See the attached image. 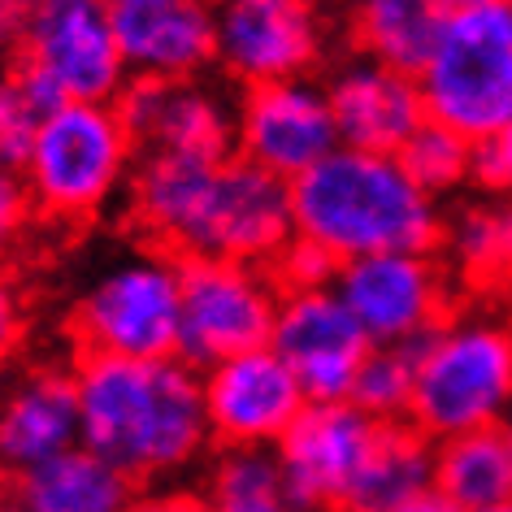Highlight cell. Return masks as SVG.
Segmentation results:
<instances>
[{"label":"cell","mask_w":512,"mask_h":512,"mask_svg":"<svg viewBox=\"0 0 512 512\" xmlns=\"http://www.w3.org/2000/svg\"><path fill=\"white\" fill-rule=\"evenodd\" d=\"M35 222H40V209L31 200L27 178H22V170L0 165V261L27 243Z\"/></svg>","instance_id":"f546056e"},{"label":"cell","mask_w":512,"mask_h":512,"mask_svg":"<svg viewBox=\"0 0 512 512\" xmlns=\"http://www.w3.org/2000/svg\"><path fill=\"white\" fill-rule=\"evenodd\" d=\"M139 152L222 161L235 152V100L209 79H131L118 96Z\"/></svg>","instance_id":"ac0fdd59"},{"label":"cell","mask_w":512,"mask_h":512,"mask_svg":"<svg viewBox=\"0 0 512 512\" xmlns=\"http://www.w3.org/2000/svg\"><path fill=\"white\" fill-rule=\"evenodd\" d=\"M83 443L135 486L196 482L213 456L200 369L183 356H74Z\"/></svg>","instance_id":"7a4b0ae2"},{"label":"cell","mask_w":512,"mask_h":512,"mask_svg":"<svg viewBox=\"0 0 512 512\" xmlns=\"http://www.w3.org/2000/svg\"><path fill=\"white\" fill-rule=\"evenodd\" d=\"M79 443L83 408L74 356L22 361L0 378V452H5L14 478Z\"/></svg>","instance_id":"e0dca14e"},{"label":"cell","mask_w":512,"mask_h":512,"mask_svg":"<svg viewBox=\"0 0 512 512\" xmlns=\"http://www.w3.org/2000/svg\"><path fill=\"white\" fill-rule=\"evenodd\" d=\"M274 278L283 291H300V287H330L339 278V265L330 261L322 248L304 239H291L287 252L274 261Z\"/></svg>","instance_id":"4dcf8cb0"},{"label":"cell","mask_w":512,"mask_h":512,"mask_svg":"<svg viewBox=\"0 0 512 512\" xmlns=\"http://www.w3.org/2000/svg\"><path fill=\"white\" fill-rule=\"evenodd\" d=\"M434 482V439L413 421H382L374 452L356 478L343 512H391L408 499L426 495Z\"/></svg>","instance_id":"cb8c5ba5"},{"label":"cell","mask_w":512,"mask_h":512,"mask_svg":"<svg viewBox=\"0 0 512 512\" xmlns=\"http://www.w3.org/2000/svg\"><path fill=\"white\" fill-rule=\"evenodd\" d=\"M417 87L426 118L469 144L512 126V0H452Z\"/></svg>","instance_id":"52a82bcc"},{"label":"cell","mask_w":512,"mask_h":512,"mask_svg":"<svg viewBox=\"0 0 512 512\" xmlns=\"http://www.w3.org/2000/svg\"><path fill=\"white\" fill-rule=\"evenodd\" d=\"M139 144L118 100H66L48 109L22 178L48 226H92L131 191Z\"/></svg>","instance_id":"277c9868"},{"label":"cell","mask_w":512,"mask_h":512,"mask_svg":"<svg viewBox=\"0 0 512 512\" xmlns=\"http://www.w3.org/2000/svg\"><path fill=\"white\" fill-rule=\"evenodd\" d=\"M456 512H491L512 504V439L504 426L469 430L434 443V482Z\"/></svg>","instance_id":"603a6c76"},{"label":"cell","mask_w":512,"mask_h":512,"mask_svg":"<svg viewBox=\"0 0 512 512\" xmlns=\"http://www.w3.org/2000/svg\"><path fill=\"white\" fill-rule=\"evenodd\" d=\"M213 447H278L309 408L300 378L270 343L200 369Z\"/></svg>","instance_id":"5bb4252c"},{"label":"cell","mask_w":512,"mask_h":512,"mask_svg":"<svg viewBox=\"0 0 512 512\" xmlns=\"http://www.w3.org/2000/svg\"><path fill=\"white\" fill-rule=\"evenodd\" d=\"M504 430H508V439H512V417H508V421H504Z\"/></svg>","instance_id":"f35d334b"},{"label":"cell","mask_w":512,"mask_h":512,"mask_svg":"<svg viewBox=\"0 0 512 512\" xmlns=\"http://www.w3.org/2000/svg\"><path fill=\"white\" fill-rule=\"evenodd\" d=\"M439 256L465 300L512 309V200L469 191L447 209Z\"/></svg>","instance_id":"ffe728a7"},{"label":"cell","mask_w":512,"mask_h":512,"mask_svg":"<svg viewBox=\"0 0 512 512\" xmlns=\"http://www.w3.org/2000/svg\"><path fill=\"white\" fill-rule=\"evenodd\" d=\"M296 239L335 265L378 252H439L447 209L421 191L400 157L339 148L291 183Z\"/></svg>","instance_id":"3957f363"},{"label":"cell","mask_w":512,"mask_h":512,"mask_svg":"<svg viewBox=\"0 0 512 512\" xmlns=\"http://www.w3.org/2000/svg\"><path fill=\"white\" fill-rule=\"evenodd\" d=\"M391 512H456L439 491H426V495H417V499H408V504L400 508H391Z\"/></svg>","instance_id":"836d02e7"},{"label":"cell","mask_w":512,"mask_h":512,"mask_svg":"<svg viewBox=\"0 0 512 512\" xmlns=\"http://www.w3.org/2000/svg\"><path fill=\"white\" fill-rule=\"evenodd\" d=\"M339 148L322 79L261 83L235 96V152L265 174L296 183Z\"/></svg>","instance_id":"7c38bea8"},{"label":"cell","mask_w":512,"mask_h":512,"mask_svg":"<svg viewBox=\"0 0 512 512\" xmlns=\"http://www.w3.org/2000/svg\"><path fill=\"white\" fill-rule=\"evenodd\" d=\"M178 313H183V261L139 243L105 261L79 287L61 317V335L70 356L165 361L178 356Z\"/></svg>","instance_id":"8992f818"},{"label":"cell","mask_w":512,"mask_h":512,"mask_svg":"<svg viewBox=\"0 0 512 512\" xmlns=\"http://www.w3.org/2000/svg\"><path fill=\"white\" fill-rule=\"evenodd\" d=\"M512 417V309L465 300L417 343V391L408 421L443 443Z\"/></svg>","instance_id":"5b68a950"},{"label":"cell","mask_w":512,"mask_h":512,"mask_svg":"<svg viewBox=\"0 0 512 512\" xmlns=\"http://www.w3.org/2000/svg\"><path fill=\"white\" fill-rule=\"evenodd\" d=\"M139 486L87 443L14 478V499L31 512H126Z\"/></svg>","instance_id":"44dd1931"},{"label":"cell","mask_w":512,"mask_h":512,"mask_svg":"<svg viewBox=\"0 0 512 512\" xmlns=\"http://www.w3.org/2000/svg\"><path fill=\"white\" fill-rule=\"evenodd\" d=\"M126 512H209L196 482H174V486H139Z\"/></svg>","instance_id":"d6a6232c"},{"label":"cell","mask_w":512,"mask_h":512,"mask_svg":"<svg viewBox=\"0 0 512 512\" xmlns=\"http://www.w3.org/2000/svg\"><path fill=\"white\" fill-rule=\"evenodd\" d=\"M283 304L274 270L265 265L191 256L183 261V313H178V356L209 369L226 356L265 348Z\"/></svg>","instance_id":"30bf717a"},{"label":"cell","mask_w":512,"mask_h":512,"mask_svg":"<svg viewBox=\"0 0 512 512\" xmlns=\"http://www.w3.org/2000/svg\"><path fill=\"white\" fill-rule=\"evenodd\" d=\"M31 330H35V313H31L27 287L18 283V274H9L0 265V378L27 361Z\"/></svg>","instance_id":"f1b7e54d"},{"label":"cell","mask_w":512,"mask_h":512,"mask_svg":"<svg viewBox=\"0 0 512 512\" xmlns=\"http://www.w3.org/2000/svg\"><path fill=\"white\" fill-rule=\"evenodd\" d=\"M122 213L139 243L178 261L222 256L274 270V261L296 239L291 183L243 161L239 152L222 161L139 152Z\"/></svg>","instance_id":"6da1fadb"},{"label":"cell","mask_w":512,"mask_h":512,"mask_svg":"<svg viewBox=\"0 0 512 512\" xmlns=\"http://www.w3.org/2000/svg\"><path fill=\"white\" fill-rule=\"evenodd\" d=\"M0 512H31L27 504H22V499H14V495H5L0 499Z\"/></svg>","instance_id":"8d00e7d4"},{"label":"cell","mask_w":512,"mask_h":512,"mask_svg":"<svg viewBox=\"0 0 512 512\" xmlns=\"http://www.w3.org/2000/svg\"><path fill=\"white\" fill-rule=\"evenodd\" d=\"M382 421L361 413L352 400L309 404L296 426L274 447L287 495L296 512H343Z\"/></svg>","instance_id":"4fadbf2b"},{"label":"cell","mask_w":512,"mask_h":512,"mask_svg":"<svg viewBox=\"0 0 512 512\" xmlns=\"http://www.w3.org/2000/svg\"><path fill=\"white\" fill-rule=\"evenodd\" d=\"M447 5L452 0H339L343 48L417 74Z\"/></svg>","instance_id":"7402d4cb"},{"label":"cell","mask_w":512,"mask_h":512,"mask_svg":"<svg viewBox=\"0 0 512 512\" xmlns=\"http://www.w3.org/2000/svg\"><path fill=\"white\" fill-rule=\"evenodd\" d=\"M491 512H512V504H504V508H491Z\"/></svg>","instance_id":"ab89813d"},{"label":"cell","mask_w":512,"mask_h":512,"mask_svg":"<svg viewBox=\"0 0 512 512\" xmlns=\"http://www.w3.org/2000/svg\"><path fill=\"white\" fill-rule=\"evenodd\" d=\"M473 191L512 200V126L473 144Z\"/></svg>","instance_id":"1f68e13d"},{"label":"cell","mask_w":512,"mask_h":512,"mask_svg":"<svg viewBox=\"0 0 512 512\" xmlns=\"http://www.w3.org/2000/svg\"><path fill=\"white\" fill-rule=\"evenodd\" d=\"M9 70L40 109L66 100H118L131 83L109 0H14Z\"/></svg>","instance_id":"ba28073f"},{"label":"cell","mask_w":512,"mask_h":512,"mask_svg":"<svg viewBox=\"0 0 512 512\" xmlns=\"http://www.w3.org/2000/svg\"><path fill=\"white\" fill-rule=\"evenodd\" d=\"M9 18H14V0H0V48H9Z\"/></svg>","instance_id":"e575fe53"},{"label":"cell","mask_w":512,"mask_h":512,"mask_svg":"<svg viewBox=\"0 0 512 512\" xmlns=\"http://www.w3.org/2000/svg\"><path fill=\"white\" fill-rule=\"evenodd\" d=\"M217 74L261 87L287 79H322L343 53L339 0H213Z\"/></svg>","instance_id":"9c48e42d"},{"label":"cell","mask_w":512,"mask_h":512,"mask_svg":"<svg viewBox=\"0 0 512 512\" xmlns=\"http://www.w3.org/2000/svg\"><path fill=\"white\" fill-rule=\"evenodd\" d=\"M322 87H326L330 113H335L343 148L400 157L408 139L430 122L417 74L391 66V61L365 57L356 48H343L330 61L322 74Z\"/></svg>","instance_id":"2e32d148"},{"label":"cell","mask_w":512,"mask_h":512,"mask_svg":"<svg viewBox=\"0 0 512 512\" xmlns=\"http://www.w3.org/2000/svg\"><path fill=\"white\" fill-rule=\"evenodd\" d=\"M9 491H14V469H9V460H5V452H0V499H5Z\"/></svg>","instance_id":"d590c367"},{"label":"cell","mask_w":512,"mask_h":512,"mask_svg":"<svg viewBox=\"0 0 512 512\" xmlns=\"http://www.w3.org/2000/svg\"><path fill=\"white\" fill-rule=\"evenodd\" d=\"M400 165L434 204H443V209H452L456 200H465L473 191V144L439 122H426L413 139H408L404 152H400Z\"/></svg>","instance_id":"484cf974"},{"label":"cell","mask_w":512,"mask_h":512,"mask_svg":"<svg viewBox=\"0 0 512 512\" xmlns=\"http://www.w3.org/2000/svg\"><path fill=\"white\" fill-rule=\"evenodd\" d=\"M417 391V343L369 348L348 400L374 421H408Z\"/></svg>","instance_id":"4316f807"},{"label":"cell","mask_w":512,"mask_h":512,"mask_svg":"<svg viewBox=\"0 0 512 512\" xmlns=\"http://www.w3.org/2000/svg\"><path fill=\"white\" fill-rule=\"evenodd\" d=\"M44 113L35 105V96L22 87V79L9 66H0V165L9 170H22L27 152L35 144V131H40Z\"/></svg>","instance_id":"83f0119b"},{"label":"cell","mask_w":512,"mask_h":512,"mask_svg":"<svg viewBox=\"0 0 512 512\" xmlns=\"http://www.w3.org/2000/svg\"><path fill=\"white\" fill-rule=\"evenodd\" d=\"M113 9H126V5H144V0H109Z\"/></svg>","instance_id":"74e56055"},{"label":"cell","mask_w":512,"mask_h":512,"mask_svg":"<svg viewBox=\"0 0 512 512\" xmlns=\"http://www.w3.org/2000/svg\"><path fill=\"white\" fill-rule=\"evenodd\" d=\"M335 291L374 348L430 339L465 304L439 252H378L348 261L339 265Z\"/></svg>","instance_id":"8fae6325"},{"label":"cell","mask_w":512,"mask_h":512,"mask_svg":"<svg viewBox=\"0 0 512 512\" xmlns=\"http://www.w3.org/2000/svg\"><path fill=\"white\" fill-rule=\"evenodd\" d=\"M118 44L131 79H209L217 70L213 0H144L118 9Z\"/></svg>","instance_id":"d6986e66"},{"label":"cell","mask_w":512,"mask_h":512,"mask_svg":"<svg viewBox=\"0 0 512 512\" xmlns=\"http://www.w3.org/2000/svg\"><path fill=\"white\" fill-rule=\"evenodd\" d=\"M270 348L300 378L309 404H326L352 395V382L361 374L374 343L365 339V330L356 326V317L339 300L335 283H330V287L283 291Z\"/></svg>","instance_id":"9a60e30c"},{"label":"cell","mask_w":512,"mask_h":512,"mask_svg":"<svg viewBox=\"0 0 512 512\" xmlns=\"http://www.w3.org/2000/svg\"><path fill=\"white\" fill-rule=\"evenodd\" d=\"M196 486L209 512H296L274 447H213Z\"/></svg>","instance_id":"d4e9b609"}]
</instances>
